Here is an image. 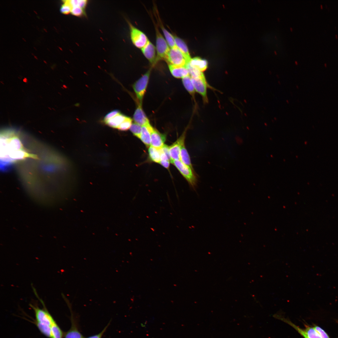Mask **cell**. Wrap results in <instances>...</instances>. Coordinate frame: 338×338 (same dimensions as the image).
<instances>
[{
	"label": "cell",
	"mask_w": 338,
	"mask_h": 338,
	"mask_svg": "<svg viewBox=\"0 0 338 338\" xmlns=\"http://www.w3.org/2000/svg\"><path fill=\"white\" fill-rule=\"evenodd\" d=\"M1 168L5 170L16 162L28 158L38 159L37 156L26 150L15 130H3L0 134Z\"/></svg>",
	"instance_id": "6da1fadb"
},
{
	"label": "cell",
	"mask_w": 338,
	"mask_h": 338,
	"mask_svg": "<svg viewBox=\"0 0 338 338\" xmlns=\"http://www.w3.org/2000/svg\"><path fill=\"white\" fill-rule=\"evenodd\" d=\"M173 164L187 181L192 189L195 190L197 185V179L193 170L182 163L180 160H174Z\"/></svg>",
	"instance_id": "7a4b0ae2"
},
{
	"label": "cell",
	"mask_w": 338,
	"mask_h": 338,
	"mask_svg": "<svg viewBox=\"0 0 338 338\" xmlns=\"http://www.w3.org/2000/svg\"><path fill=\"white\" fill-rule=\"evenodd\" d=\"M154 23L156 34L157 60L158 61L160 60H164L166 61L170 48L167 41L160 33L156 23Z\"/></svg>",
	"instance_id": "3957f363"
},
{
	"label": "cell",
	"mask_w": 338,
	"mask_h": 338,
	"mask_svg": "<svg viewBox=\"0 0 338 338\" xmlns=\"http://www.w3.org/2000/svg\"><path fill=\"white\" fill-rule=\"evenodd\" d=\"M189 60L176 46L170 48L166 62L168 64L186 67Z\"/></svg>",
	"instance_id": "277c9868"
},
{
	"label": "cell",
	"mask_w": 338,
	"mask_h": 338,
	"mask_svg": "<svg viewBox=\"0 0 338 338\" xmlns=\"http://www.w3.org/2000/svg\"><path fill=\"white\" fill-rule=\"evenodd\" d=\"M151 68L133 85V88L138 101L141 104H142L143 99L147 87Z\"/></svg>",
	"instance_id": "5b68a950"
},
{
	"label": "cell",
	"mask_w": 338,
	"mask_h": 338,
	"mask_svg": "<svg viewBox=\"0 0 338 338\" xmlns=\"http://www.w3.org/2000/svg\"><path fill=\"white\" fill-rule=\"evenodd\" d=\"M130 29L131 40L136 47L142 49L149 41L146 34L142 31L128 22Z\"/></svg>",
	"instance_id": "8992f818"
},
{
	"label": "cell",
	"mask_w": 338,
	"mask_h": 338,
	"mask_svg": "<svg viewBox=\"0 0 338 338\" xmlns=\"http://www.w3.org/2000/svg\"><path fill=\"white\" fill-rule=\"evenodd\" d=\"M277 318L291 326L304 338H322L314 327L305 326V328L302 329L287 319L280 316Z\"/></svg>",
	"instance_id": "52a82bcc"
},
{
	"label": "cell",
	"mask_w": 338,
	"mask_h": 338,
	"mask_svg": "<svg viewBox=\"0 0 338 338\" xmlns=\"http://www.w3.org/2000/svg\"><path fill=\"white\" fill-rule=\"evenodd\" d=\"M43 303L44 306L43 309H40L38 306L33 305L30 304V305L34 312L36 322L51 326L52 322L54 319L46 309L44 302Z\"/></svg>",
	"instance_id": "ba28073f"
},
{
	"label": "cell",
	"mask_w": 338,
	"mask_h": 338,
	"mask_svg": "<svg viewBox=\"0 0 338 338\" xmlns=\"http://www.w3.org/2000/svg\"><path fill=\"white\" fill-rule=\"evenodd\" d=\"M187 129V127L177 140L171 146H169L171 163L174 160H180L181 150L182 147L185 145V140Z\"/></svg>",
	"instance_id": "9c48e42d"
},
{
	"label": "cell",
	"mask_w": 338,
	"mask_h": 338,
	"mask_svg": "<svg viewBox=\"0 0 338 338\" xmlns=\"http://www.w3.org/2000/svg\"><path fill=\"white\" fill-rule=\"evenodd\" d=\"M192 81L196 92L202 96L203 103L205 104L208 102L207 95V88L210 87L206 79L199 78H191Z\"/></svg>",
	"instance_id": "30bf717a"
},
{
	"label": "cell",
	"mask_w": 338,
	"mask_h": 338,
	"mask_svg": "<svg viewBox=\"0 0 338 338\" xmlns=\"http://www.w3.org/2000/svg\"><path fill=\"white\" fill-rule=\"evenodd\" d=\"M142 52L151 64L152 67L157 62L156 49L154 45L149 40L145 46L141 49Z\"/></svg>",
	"instance_id": "8fae6325"
},
{
	"label": "cell",
	"mask_w": 338,
	"mask_h": 338,
	"mask_svg": "<svg viewBox=\"0 0 338 338\" xmlns=\"http://www.w3.org/2000/svg\"><path fill=\"white\" fill-rule=\"evenodd\" d=\"M166 136L159 132L153 128L151 131V146L157 148H160L165 145Z\"/></svg>",
	"instance_id": "7c38bea8"
},
{
	"label": "cell",
	"mask_w": 338,
	"mask_h": 338,
	"mask_svg": "<svg viewBox=\"0 0 338 338\" xmlns=\"http://www.w3.org/2000/svg\"><path fill=\"white\" fill-rule=\"evenodd\" d=\"M142 104L139 102L133 115V119L135 123L142 126L149 123V121L142 109Z\"/></svg>",
	"instance_id": "4fadbf2b"
},
{
	"label": "cell",
	"mask_w": 338,
	"mask_h": 338,
	"mask_svg": "<svg viewBox=\"0 0 338 338\" xmlns=\"http://www.w3.org/2000/svg\"><path fill=\"white\" fill-rule=\"evenodd\" d=\"M153 127L150 123L142 126V131L140 139L148 147L151 145V131Z\"/></svg>",
	"instance_id": "5bb4252c"
},
{
	"label": "cell",
	"mask_w": 338,
	"mask_h": 338,
	"mask_svg": "<svg viewBox=\"0 0 338 338\" xmlns=\"http://www.w3.org/2000/svg\"><path fill=\"white\" fill-rule=\"evenodd\" d=\"M168 65L171 74L176 78L182 79L189 75V71L186 67L175 66L171 64Z\"/></svg>",
	"instance_id": "9a60e30c"
},
{
	"label": "cell",
	"mask_w": 338,
	"mask_h": 338,
	"mask_svg": "<svg viewBox=\"0 0 338 338\" xmlns=\"http://www.w3.org/2000/svg\"><path fill=\"white\" fill-rule=\"evenodd\" d=\"M188 64L202 72L205 70L207 67V61L198 57L191 59Z\"/></svg>",
	"instance_id": "2e32d148"
},
{
	"label": "cell",
	"mask_w": 338,
	"mask_h": 338,
	"mask_svg": "<svg viewBox=\"0 0 338 338\" xmlns=\"http://www.w3.org/2000/svg\"><path fill=\"white\" fill-rule=\"evenodd\" d=\"M126 117L127 116L120 112L113 118L104 122L106 125L111 127L118 129L119 126L125 120Z\"/></svg>",
	"instance_id": "e0dca14e"
},
{
	"label": "cell",
	"mask_w": 338,
	"mask_h": 338,
	"mask_svg": "<svg viewBox=\"0 0 338 338\" xmlns=\"http://www.w3.org/2000/svg\"><path fill=\"white\" fill-rule=\"evenodd\" d=\"M157 13V16L158 18L157 20L158 21V23L163 32L167 43L170 48L175 47L176 46V45L174 36L165 28L158 16Z\"/></svg>",
	"instance_id": "ac0fdd59"
},
{
	"label": "cell",
	"mask_w": 338,
	"mask_h": 338,
	"mask_svg": "<svg viewBox=\"0 0 338 338\" xmlns=\"http://www.w3.org/2000/svg\"><path fill=\"white\" fill-rule=\"evenodd\" d=\"M72 325L70 329L64 334V338H84L78 330L72 318Z\"/></svg>",
	"instance_id": "d6986e66"
},
{
	"label": "cell",
	"mask_w": 338,
	"mask_h": 338,
	"mask_svg": "<svg viewBox=\"0 0 338 338\" xmlns=\"http://www.w3.org/2000/svg\"><path fill=\"white\" fill-rule=\"evenodd\" d=\"M173 36L176 46L183 53L187 59L190 61L191 58L186 44L181 38L175 35Z\"/></svg>",
	"instance_id": "ffe728a7"
},
{
	"label": "cell",
	"mask_w": 338,
	"mask_h": 338,
	"mask_svg": "<svg viewBox=\"0 0 338 338\" xmlns=\"http://www.w3.org/2000/svg\"><path fill=\"white\" fill-rule=\"evenodd\" d=\"M182 82L186 90L193 98L194 100H195V90L192 82L191 77L190 75L183 78Z\"/></svg>",
	"instance_id": "44dd1931"
},
{
	"label": "cell",
	"mask_w": 338,
	"mask_h": 338,
	"mask_svg": "<svg viewBox=\"0 0 338 338\" xmlns=\"http://www.w3.org/2000/svg\"><path fill=\"white\" fill-rule=\"evenodd\" d=\"M148 152L151 160L155 162L159 163L161 161L160 148H157L151 146L148 148Z\"/></svg>",
	"instance_id": "7402d4cb"
},
{
	"label": "cell",
	"mask_w": 338,
	"mask_h": 338,
	"mask_svg": "<svg viewBox=\"0 0 338 338\" xmlns=\"http://www.w3.org/2000/svg\"><path fill=\"white\" fill-rule=\"evenodd\" d=\"M180 160L184 164L193 170L189 155L185 145L182 147L181 150Z\"/></svg>",
	"instance_id": "603a6c76"
},
{
	"label": "cell",
	"mask_w": 338,
	"mask_h": 338,
	"mask_svg": "<svg viewBox=\"0 0 338 338\" xmlns=\"http://www.w3.org/2000/svg\"><path fill=\"white\" fill-rule=\"evenodd\" d=\"M51 327L52 338H63V332L54 320L52 322Z\"/></svg>",
	"instance_id": "cb8c5ba5"
},
{
	"label": "cell",
	"mask_w": 338,
	"mask_h": 338,
	"mask_svg": "<svg viewBox=\"0 0 338 338\" xmlns=\"http://www.w3.org/2000/svg\"><path fill=\"white\" fill-rule=\"evenodd\" d=\"M41 332L49 338H52L51 327L48 325L35 322Z\"/></svg>",
	"instance_id": "d4e9b609"
},
{
	"label": "cell",
	"mask_w": 338,
	"mask_h": 338,
	"mask_svg": "<svg viewBox=\"0 0 338 338\" xmlns=\"http://www.w3.org/2000/svg\"><path fill=\"white\" fill-rule=\"evenodd\" d=\"M130 129L134 135L140 139L142 131L141 126L134 122L132 123Z\"/></svg>",
	"instance_id": "484cf974"
},
{
	"label": "cell",
	"mask_w": 338,
	"mask_h": 338,
	"mask_svg": "<svg viewBox=\"0 0 338 338\" xmlns=\"http://www.w3.org/2000/svg\"><path fill=\"white\" fill-rule=\"evenodd\" d=\"M67 2L71 8L78 6L84 9L88 1L86 0H69Z\"/></svg>",
	"instance_id": "4316f807"
},
{
	"label": "cell",
	"mask_w": 338,
	"mask_h": 338,
	"mask_svg": "<svg viewBox=\"0 0 338 338\" xmlns=\"http://www.w3.org/2000/svg\"><path fill=\"white\" fill-rule=\"evenodd\" d=\"M132 124V119L127 116L125 120L120 125L118 129L121 131H125L130 128Z\"/></svg>",
	"instance_id": "83f0119b"
},
{
	"label": "cell",
	"mask_w": 338,
	"mask_h": 338,
	"mask_svg": "<svg viewBox=\"0 0 338 338\" xmlns=\"http://www.w3.org/2000/svg\"><path fill=\"white\" fill-rule=\"evenodd\" d=\"M73 15L80 17L85 15L84 9L78 6L72 8L71 13Z\"/></svg>",
	"instance_id": "f1b7e54d"
},
{
	"label": "cell",
	"mask_w": 338,
	"mask_h": 338,
	"mask_svg": "<svg viewBox=\"0 0 338 338\" xmlns=\"http://www.w3.org/2000/svg\"><path fill=\"white\" fill-rule=\"evenodd\" d=\"M64 2L61 7L60 11L63 13L67 14L71 13V7L67 2V1H64Z\"/></svg>",
	"instance_id": "f546056e"
},
{
	"label": "cell",
	"mask_w": 338,
	"mask_h": 338,
	"mask_svg": "<svg viewBox=\"0 0 338 338\" xmlns=\"http://www.w3.org/2000/svg\"><path fill=\"white\" fill-rule=\"evenodd\" d=\"M120 112L119 111L117 110H114L108 113L106 115L104 118L103 121L104 122L113 118Z\"/></svg>",
	"instance_id": "4dcf8cb0"
},
{
	"label": "cell",
	"mask_w": 338,
	"mask_h": 338,
	"mask_svg": "<svg viewBox=\"0 0 338 338\" xmlns=\"http://www.w3.org/2000/svg\"><path fill=\"white\" fill-rule=\"evenodd\" d=\"M314 328L319 333L322 338H330L324 330L322 329L320 327L317 326H314Z\"/></svg>",
	"instance_id": "1f68e13d"
},
{
	"label": "cell",
	"mask_w": 338,
	"mask_h": 338,
	"mask_svg": "<svg viewBox=\"0 0 338 338\" xmlns=\"http://www.w3.org/2000/svg\"><path fill=\"white\" fill-rule=\"evenodd\" d=\"M109 324L100 333L98 334L90 336L87 338H102L104 333L106 330Z\"/></svg>",
	"instance_id": "d6a6232c"
},
{
	"label": "cell",
	"mask_w": 338,
	"mask_h": 338,
	"mask_svg": "<svg viewBox=\"0 0 338 338\" xmlns=\"http://www.w3.org/2000/svg\"><path fill=\"white\" fill-rule=\"evenodd\" d=\"M170 161H160L159 163L165 168L168 169L170 166Z\"/></svg>",
	"instance_id": "836d02e7"
}]
</instances>
